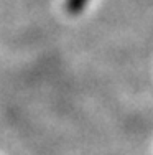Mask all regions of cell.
Listing matches in <instances>:
<instances>
[{
  "instance_id": "cell-1",
  "label": "cell",
  "mask_w": 153,
  "mask_h": 155,
  "mask_svg": "<svg viewBox=\"0 0 153 155\" xmlns=\"http://www.w3.org/2000/svg\"><path fill=\"white\" fill-rule=\"evenodd\" d=\"M86 3H87V0H68L66 8L69 13H79L86 7Z\"/></svg>"
}]
</instances>
